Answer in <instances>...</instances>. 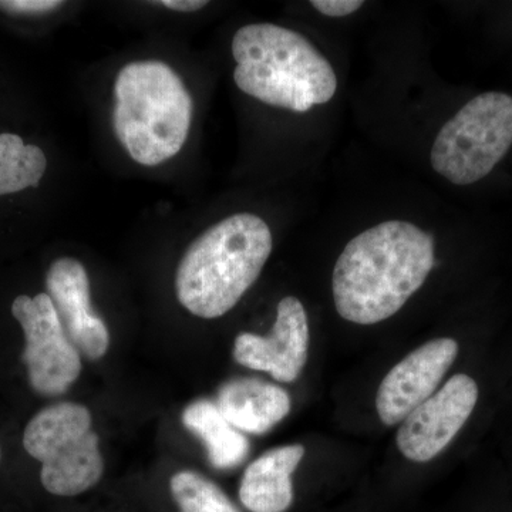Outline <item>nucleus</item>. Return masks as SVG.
I'll use <instances>...</instances> for the list:
<instances>
[{"mask_svg": "<svg viewBox=\"0 0 512 512\" xmlns=\"http://www.w3.org/2000/svg\"><path fill=\"white\" fill-rule=\"evenodd\" d=\"M434 238L407 221H386L346 245L333 269L336 311L356 325L392 318L426 282Z\"/></svg>", "mask_w": 512, "mask_h": 512, "instance_id": "1", "label": "nucleus"}, {"mask_svg": "<svg viewBox=\"0 0 512 512\" xmlns=\"http://www.w3.org/2000/svg\"><path fill=\"white\" fill-rule=\"evenodd\" d=\"M268 224L249 212L207 229L187 249L175 278L181 305L202 319L221 318L255 284L272 252Z\"/></svg>", "mask_w": 512, "mask_h": 512, "instance_id": "2", "label": "nucleus"}, {"mask_svg": "<svg viewBox=\"0 0 512 512\" xmlns=\"http://www.w3.org/2000/svg\"><path fill=\"white\" fill-rule=\"evenodd\" d=\"M238 89L269 104L305 113L329 103L338 89L332 64L306 37L291 29L258 23L232 39Z\"/></svg>", "mask_w": 512, "mask_h": 512, "instance_id": "3", "label": "nucleus"}, {"mask_svg": "<svg viewBox=\"0 0 512 512\" xmlns=\"http://www.w3.org/2000/svg\"><path fill=\"white\" fill-rule=\"evenodd\" d=\"M114 94V133L134 161L154 167L180 153L194 103L168 64L128 63L117 76Z\"/></svg>", "mask_w": 512, "mask_h": 512, "instance_id": "4", "label": "nucleus"}, {"mask_svg": "<svg viewBox=\"0 0 512 512\" xmlns=\"http://www.w3.org/2000/svg\"><path fill=\"white\" fill-rule=\"evenodd\" d=\"M23 447L42 463L40 481L50 494L74 497L103 477L99 436L82 404L64 402L40 410L26 426Z\"/></svg>", "mask_w": 512, "mask_h": 512, "instance_id": "5", "label": "nucleus"}, {"mask_svg": "<svg viewBox=\"0 0 512 512\" xmlns=\"http://www.w3.org/2000/svg\"><path fill=\"white\" fill-rule=\"evenodd\" d=\"M511 146L512 96L483 93L441 128L431 148V165L451 184L470 185L487 177Z\"/></svg>", "mask_w": 512, "mask_h": 512, "instance_id": "6", "label": "nucleus"}, {"mask_svg": "<svg viewBox=\"0 0 512 512\" xmlns=\"http://www.w3.org/2000/svg\"><path fill=\"white\" fill-rule=\"evenodd\" d=\"M12 315L25 333L22 362L28 367L32 389L42 396L67 392L79 379L82 360L67 338L50 296H18L12 303Z\"/></svg>", "mask_w": 512, "mask_h": 512, "instance_id": "7", "label": "nucleus"}, {"mask_svg": "<svg viewBox=\"0 0 512 512\" xmlns=\"http://www.w3.org/2000/svg\"><path fill=\"white\" fill-rule=\"evenodd\" d=\"M480 386L467 373H457L430 399L420 404L402 421L397 431V447L407 460L427 463L446 450L473 416Z\"/></svg>", "mask_w": 512, "mask_h": 512, "instance_id": "8", "label": "nucleus"}, {"mask_svg": "<svg viewBox=\"0 0 512 512\" xmlns=\"http://www.w3.org/2000/svg\"><path fill=\"white\" fill-rule=\"evenodd\" d=\"M460 352L457 340H430L400 360L377 390L376 409L384 426L402 423L437 392Z\"/></svg>", "mask_w": 512, "mask_h": 512, "instance_id": "9", "label": "nucleus"}, {"mask_svg": "<svg viewBox=\"0 0 512 512\" xmlns=\"http://www.w3.org/2000/svg\"><path fill=\"white\" fill-rule=\"evenodd\" d=\"M309 325L299 299L279 302L276 322L269 336L241 333L235 339L234 357L239 365L269 373L281 383L295 382L308 360Z\"/></svg>", "mask_w": 512, "mask_h": 512, "instance_id": "10", "label": "nucleus"}, {"mask_svg": "<svg viewBox=\"0 0 512 512\" xmlns=\"http://www.w3.org/2000/svg\"><path fill=\"white\" fill-rule=\"evenodd\" d=\"M46 288L74 348L90 360L106 355L110 333L93 311L86 268L73 258L57 259L47 272Z\"/></svg>", "mask_w": 512, "mask_h": 512, "instance_id": "11", "label": "nucleus"}, {"mask_svg": "<svg viewBox=\"0 0 512 512\" xmlns=\"http://www.w3.org/2000/svg\"><path fill=\"white\" fill-rule=\"evenodd\" d=\"M215 404L235 429L251 434L268 433L291 412L288 392L256 377L222 384Z\"/></svg>", "mask_w": 512, "mask_h": 512, "instance_id": "12", "label": "nucleus"}, {"mask_svg": "<svg viewBox=\"0 0 512 512\" xmlns=\"http://www.w3.org/2000/svg\"><path fill=\"white\" fill-rule=\"evenodd\" d=\"M305 447L291 444L272 448L245 470L239 485V500L251 512H285L293 501L292 474Z\"/></svg>", "mask_w": 512, "mask_h": 512, "instance_id": "13", "label": "nucleus"}, {"mask_svg": "<svg viewBox=\"0 0 512 512\" xmlns=\"http://www.w3.org/2000/svg\"><path fill=\"white\" fill-rule=\"evenodd\" d=\"M183 424L207 447L208 460L217 470H232L244 463L249 441L235 429L211 400H195L185 407Z\"/></svg>", "mask_w": 512, "mask_h": 512, "instance_id": "14", "label": "nucleus"}, {"mask_svg": "<svg viewBox=\"0 0 512 512\" xmlns=\"http://www.w3.org/2000/svg\"><path fill=\"white\" fill-rule=\"evenodd\" d=\"M46 168L42 148L25 144L18 134H0V197L36 188Z\"/></svg>", "mask_w": 512, "mask_h": 512, "instance_id": "15", "label": "nucleus"}, {"mask_svg": "<svg viewBox=\"0 0 512 512\" xmlns=\"http://www.w3.org/2000/svg\"><path fill=\"white\" fill-rule=\"evenodd\" d=\"M170 488L180 512H241L214 481L195 471L175 474Z\"/></svg>", "mask_w": 512, "mask_h": 512, "instance_id": "16", "label": "nucleus"}, {"mask_svg": "<svg viewBox=\"0 0 512 512\" xmlns=\"http://www.w3.org/2000/svg\"><path fill=\"white\" fill-rule=\"evenodd\" d=\"M60 0H0V9L15 15H40L62 8Z\"/></svg>", "mask_w": 512, "mask_h": 512, "instance_id": "17", "label": "nucleus"}, {"mask_svg": "<svg viewBox=\"0 0 512 512\" xmlns=\"http://www.w3.org/2000/svg\"><path fill=\"white\" fill-rule=\"evenodd\" d=\"M311 5L322 15L330 18H345L362 8L363 2L360 0H313Z\"/></svg>", "mask_w": 512, "mask_h": 512, "instance_id": "18", "label": "nucleus"}, {"mask_svg": "<svg viewBox=\"0 0 512 512\" xmlns=\"http://www.w3.org/2000/svg\"><path fill=\"white\" fill-rule=\"evenodd\" d=\"M160 5L165 6L167 9L177 10V12H197L208 5L204 0H163Z\"/></svg>", "mask_w": 512, "mask_h": 512, "instance_id": "19", "label": "nucleus"}]
</instances>
